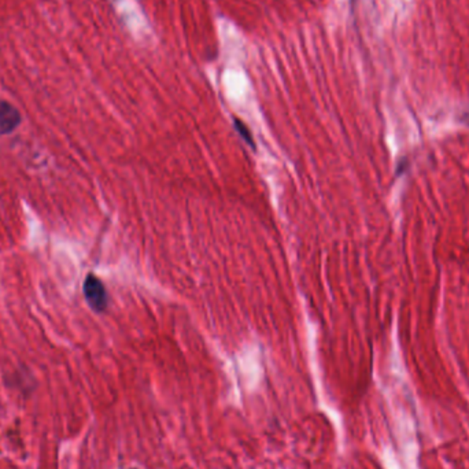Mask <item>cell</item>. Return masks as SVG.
Returning a JSON list of instances; mask_svg holds the SVG:
<instances>
[{
  "instance_id": "6da1fadb",
  "label": "cell",
  "mask_w": 469,
  "mask_h": 469,
  "mask_svg": "<svg viewBox=\"0 0 469 469\" xmlns=\"http://www.w3.org/2000/svg\"><path fill=\"white\" fill-rule=\"evenodd\" d=\"M84 297L88 302V305L94 309L95 311L102 313L107 309L109 305V297L106 292V288L103 283L100 282L95 275H88L84 280Z\"/></svg>"
},
{
  "instance_id": "7a4b0ae2",
  "label": "cell",
  "mask_w": 469,
  "mask_h": 469,
  "mask_svg": "<svg viewBox=\"0 0 469 469\" xmlns=\"http://www.w3.org/2000/svg\"><path fill=\"white\" fill-rule=\"evenodd\" d=\"M21 124V114L16 106L0 99V136L8 135Z\"/></svg>"
},
{
  "instance_id": "3957f363",
  "label": "cell",
  "mask_w": 469,
  "mask_h": 469,
  "mask_svg": "<svg viewBox=\"0 0 469 469\" xmlns=\"http://www.w3.org/2000/svg\"><path fill=\"white\" fill-rule=\"evenodd\" d=\"M234 126H236L237 132L242 135V138L247 141L251 147H254V141H253V138H251V132L249 131V128L246 126V124H243L240 119L234 118Z\"/></svg>"
}]
</instances>
